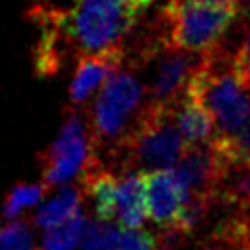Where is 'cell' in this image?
Wrapping results in <instances>:
<instances>
[{"mask_svg": "<svg viewBox=\"0 0 250 250\" xmlns=\"http://www.w3.org/2000/svg\"><path fill=\"white\" fill-rule=\"evenodd\" d=\"M80 201H82L80 188L64 186L57 191L55 197H51L47 203H43L37 209V213L33 215V225L37 229H45V230L61 225L80 211Z\"/></svg>", "mask_w": 250, "mask_h": 250, "instance_id": "cell-13", "label": "cell"}, {"mask_svg": "<svg viewBox=\"0 0 250 250\" xmlns=\"http://www.w3.org/2000/svg\"><path fill=\"white\" fill-rule=\"evenodd\" d=\"M96 156L90 125L78 109H70L55 141L39 154L41 182L51 189L66 186L76 176L82 178L86 166Z\"/></svg>", "mask_w": 250, "mask_h": 250, "instance_id": "cell-5", "label": "cell"}, {"mask_svg": "<svg viewBox=\"0 0 250 250\" xmlns=\"http://www.w3.org/2000/svg\"><path fill=\"white\" fill-rule=\"evenodd\" d=\"M88 219L82 211L66 219L64 223L47 229V232L41 238L39 250H74L84 236Z\"/></svg>", "mask_w": 250, "mask_h": 250, "instance_id": "cell-14", "label": "cell"}, {"mask_svg": "<svg viewBox=\"0 0 250 250\" xmlns=\"http://www.w3.org/2000/svg\"><path fill=\"white\" fill-rule=\"evenodd\" d=\"M201 61V53H188L172 47L170 43H160L152 49L137 53L135 64H150L148 80V100L150 102H178L188 82Z\"/></svg>", "mask_w": 250, "mask_h": 250, "instance_id": "cell-6", "label": "cell"}, {"mask_svg": "<svg viewBox=\"0 0 250 250\" xmlns=\"http://www.w3.org/2000/svg\"><path fill=\"white\" fill-rule=\"evenodd\" d=\"M176 102H146L111 158L127 170H162L178 164L186 143L176 123Z\"/></svg>", "mask_w": 250, "mask_h": 250, "instance_id": "cell-1", "label": "cell"}, {"mask_svg": "<svg viewBox=\"0 0 250 250\" xmlns=\"http://www.w3.org/2000/svg\"><path fill=\"white\" fill-rule=\"evenodd\" d=\"M145 98L143 84L129 70H115L104 84L92 105L90 137L98 156H113L131 127L135 125Z\"/></svg>", "mask_w": 250, "mask_h": 250, "instance_id": "cell-4", "label": "cell"}, {"mask_svg": "<svg viewBox=\"0 0 250 250\" xmlns=\"http://www.w3.org/2000/svg\"><path fill=\"white\" fill-rule=\"evenodd\" d=\"M148 213L146 189L141 174H123L117 184V221L125 229H139Z\"/></svg>", "mask_w": 250, "mask_h": 250, "instance_id": "cell-12", "label": "cell"}, {"mask_svg": "<svg viewBox=\"0 0 250 250\" xmlns=\"http://www.w3.org/2000/svg\"><path fill=\"white\" fill-rule=\"evenodd\" d=\"M0 250H39L29 223L23 219H12L10 223L0 225Z\"/></svg>", "mask_w": 250, "mask_h": 250, "instance_id": "cell-17", "label": "cell"}, {"mask_svg": "<svg viewBox=\"0 0 250 250\" xmlns=\"http://www.w3.org/2000/svg\"><path fill=\"white\" fill-rule=\"evenodd\" d=\"M244 6H248V8H250V0H244Z\"/></svg>", "mask_w": 250, "mask_h": 250, "instance_id": "cell-20", "label": "cell"}, {"mask_svg": "<svg viewBox=\"0 0 250 250\" xmlns=\"http://www.w3.org/2000/svg\"><path fill=\"white\" fill-rule=\"evenodd\" d=\"M230 172L232 168L215 150L211 143L186 145L176 164V174L184 188L186 197L201 195L223 201V189Z\"/></svg>", "mask_w": 250, "mask_h": 250, "instance_id": "cell-7", "label": "cell"}, {"mask_svg": "<svg viewBox=\"0 0 250 250\" xmlns=\"http://www.w3.org/2000/svg\"><path fill=\"white\" fill-rule=\"evenodd\" d=\"M29 18L39 27V39L33 49V64L39 76H55L68 51H74L66 33V10L47 2H37L27 10Z\"/></svg>", "mask_w": 250, "mask_h": 250, "instance_id": "cell-8", "label": "cell"}, {"mask_svg": "<svg viewBox=\"0 0 250 250\" xmlns=\"http://www.w3.org/2000/svg\"><path fill=\"white\" fill-rule=\"evenodd\" d=\"M176 123L186 145H205L215 137L213 113L195 98L184 94L176 102Z\"/></svg>", "mask_w": 250, "mask_h": 250, "instance_id": "cell-11", "label": "cell"}, {"mask_svg": "<svg viewBox=\"0 0 250 250\" xmlns=\"http://www.w3.org/2000/svg\"><path fill=\"white\" fill-rule=\"evenodd\" d=\"M117 250H162V246H160V238L150 230L127 229L125 232L119 234Z\"/></svg>", "mask_w": 250, "mask_h": 250, "instance_id": "cell-18", "label": "cell"}, {"mask_svg": "<svg viewBox=\"0 0 250 250\" xmlns=\"http://www.w3.org/2000/svg\"><path fill=\"white\" fill-rule=\"evenodd\" d=\"M47 191H49V188H47L43 182H39V184L18 182V184L8 191V195L4 197V205H2L0 217L6 219V221L20 219V215H21L25 209L35 207V205L45 197Z\"/></svg>", "mask_w": 250, "mask_h": 250, "instance_id": "cell-15", "label": "cell"}, {"mask_svg": "<svg viewBox=\"0 0 250 250\" xmlns=\"http://www.w3.org/2000/svg\"><path fill=\"white\" fill-rule=\"evenodd\" d=\"M123 59L125 51L121 45L80 55L68 86V109H80L96 88H100L115 70H119Z\"/></svg>", "mask_w": 250, "mask_h": 250, "instance_id": "cell-9", "label": "cell"}, {"mask_svg": "<svg viewBox=\"0 0 250 250\" xmlns=\"http://www.w3.org/2000/svg\"><path fill=\"white\" fill-rule=\"evenodd\" d=\"M156 0H76L66 10V33L80 55L121 45Z\"/></svg>", "mask_w": 250, "mask_h": 250, "instance_id": "cell-3", "label": "cell"}, {"mask_svg": "<svg viewBox=\"0 0 250 250\" xmlns=\"http://www.w3.org/2000/svg\"><path fill=\"white\" fill-rule=\"evenodd\" d=\"M119 227L109 221H88L80 248L82 250H117Z\"/></svg>", "mask_w": 250, "mask_h": 250, "instance_id": "cell-16", "label": "cell"}, {"mask_svg": "<svg viewBox=\"0 0 250 250\" xmlns=\"http://www.w3.org/2000/svg\"><path fill=\"white\" fill-rule=\"evenodd\" d=\"M242 6L244 0H168L158 14V23L172 47L205 53L227 35Z\"/></svg>", "mask_w": 250, "mask_h": 250, "instance_id": "cell-2", "label": "cell"}, {"mask_svg": "<svg viewBox=\"0 0 250 250\" xmlns=\"http://www.w3.org/2000/svg\"><path fill=\"white\" fill-rule=\"evenodd\" d=\"M141 178L145 182L148 215L152 223L162 229L172 227L186 197L176 170H146L141 172Z\"/></svg>", "mask_w": 250, "mask_h": 250, "instance_id": "cell-10", "label": "cell"}, {"mask_svg": "<svg viewBox=\"0 0 250 250\" xmlns=\"http://www.w3.org/2000/svg\"><path fill=\"white\" fill-rule=\"evenodd\" d=\"M232 68L240 84L250 92V31L244 35V39L232 53Z\"/></svg>", "mask_w": 250, "mask_h": 250, "instance_id": "cell-19", "label": "cell"}]
</instances>
